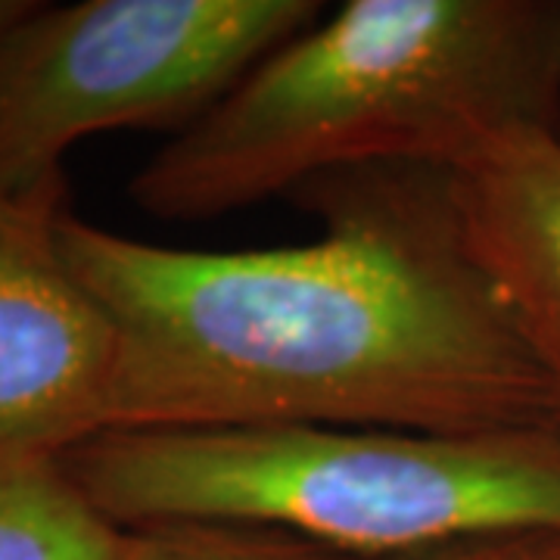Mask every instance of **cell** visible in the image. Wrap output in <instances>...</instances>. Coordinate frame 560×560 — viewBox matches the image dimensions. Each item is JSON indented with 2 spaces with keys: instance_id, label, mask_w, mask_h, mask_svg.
<instances>
[{
  "instance_id": "obj_1",
  "label": "cell",
  "mask_w": 560,
  "mask_h": 560,
  "mask_svg": "<svg viewBox=\"0 0 560 560\" xmlns=\"http://www.w3.org/2000/svg\"><path fill=\"white\" fill-rule=\"evenodd\" d=\"M293 197L318 237L241 253L62 212V253L116 330L103 430L560 427L558 383L470 253L445 168H342Z\"/></svg>"
},
{
  "instance_id": "obj_2",
  "label": "cell",
  "mask_w": 560,
  "mask_h": 560,
  "mask_svg": "<svg viewBox=\"0 0 560 560\" xmlns=\"http://www.w3.org/2000/svg\"><path fill=\"white\" fill-rule=\"evenodd\" d=\"M560 135V0H346L172 138L128 184L160 221H206L364 165L455 172Z\"/></svg>"
},
{
  "instance_id": "obj_3",
  "label": "cell",
  "mask_w": 560,
  "mask_h": 560,
  "mask_svg": "<svg viewBox=\"0 0 560 560\" xmlns=\"http://www.w3.org/2000/svg\"><path fill=\"white\" fill-rule=\"evenodd\" d=\"M62 464L119 529L256 526L352 560L560 529V427L101 430Z\"/></svg>"
},
{
  "instance_id": "obj_4",
  "label": "cell",
  "mask_w": 560,
  "mask_h": 560,
  "mask_svg": "<svg viewBox=\"0 0 560 560\" xmlns=\"http://www.w3.org/2000/svg\"><path fill=\"white\" fill-rule=\"evenodd\" d=\"M320 13L318 0H32L0 38V190H66V153L94 135L178 138Z\"/></svg>"
},
{
  "instance_id": "obj_5",
  "label": "cell",
  "mask_w": 560,
  "mask_h": 560,
  "mask_svg": "<svg viewBox=\"0 0 560 560\" xmlns=\"http://www.w3.org/2000/svg\"><path fill=\"white\" fill-rule=\"evenodd\" d=\"M66 190H0V436L62 455L101 433L116 330L60 243Z\"/></svg>"
},
{
  "instance_id": "obj_6",
  "label": "cell",
  "mask_w": 560,
  "mask_h": 560,
  "mask_svg": "<svg viewBox=\"0 0 560 560\" xmlns=\"http://www.w3.org/2000/svg\"><path fill=\"white\" fill-rule=\"evenodd\" d=\"M448 175L470 253L560 389V135L501 140Z\"/></svg>"
},
{
  "instance_id": "obj_7",
  "label": "cell",
  "mask_w": 560,
  "mask_h": 560,
  "mask_svg": "<svg viewBox=\"0 0 560 560\" xmlns=\"http://www.w3.org/2000/svg\"><path fill=\"white\" fill-rule=\"evenodd\" d=\"M121 545L62 455L0 436V560H116Z\"/></svg>"
},
{
  "instance_id": "obj_8",
  "label": "cell",
  "mask_w": 560,
  "mask_h": 560,
  "mask_svg": "<svg viewBox=\"0 0 560 560\" xmlns=\"http://www.w3.org/2000/svg\"><path fill=\"white\" fill-rule=\"evenodd\" d=\"M116 560H352L318 545L231 523H160L125 529Z\"/></svg>"
},
{
  "instance_id": "obj_9",
  "label": "cell",
  "mask_w": 560,
  "mask_h": 560,
  "mask_svg": "<svg viewBox=\"0 0 560 560\" xmlns=\"http://www.w3.org/2000/svg\"><path fill=\"white\" fill-rule=\"evenodd\" d=\"M389 560H560V529L477 536Z\"/></svg>"
},
{
  "instance_id": "obj_10",
  "label": "cell",
  "mask_w": 560,
  "mask_h": 560,
  "mask_svg": "<svg viewBox=\"0 0 560 560\" xmlns=\"http://www.w3.org/2000/svg\"><path fill=\"white\" fill-rule=\"evenodd\" d=\"M32 7V0H0V38L22 20V13Z\"/></svg>"
}]
</instances>
